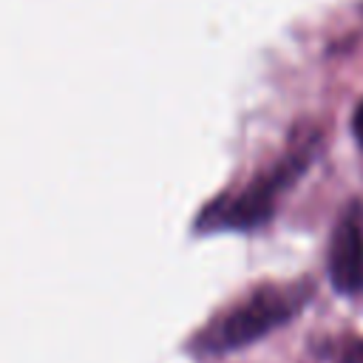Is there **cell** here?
<instances>
[{"label":"cell","instance_id":"cell-5","mask_svg":"<svg viewBox=\"0 0 363 363\" xmlns=\"http://www.w3.org/2000/svg\"><path fill=\"white\" fill-rule=\"evenodd\" d=\"M346 363H363V343H357V346L346 354Z\"/></svg>","mask_w":363,"mask_h":363},{"label":"cell","instance_id":"cell-2","mask_svg":"<svg viewBox=\"0 0 363 363\" xmlns=\"http://www.w3.org/2000/svg\"><path fill=\"white\" fill-rule=\"evenodd\" d=\"M298 295L295 289H278V286H264L250 295L247 303L233 309L210 335V346L224 352V349H238L247 346L258 337H264L269 329L286 323L298 312Z\"/></svg>","mask_w":363,"mask_h":363},{"label":"cell","instance_id":"cell-1","mask_svg":"<svg viewBox=\"0 0 363 363\" xmlns=\"http://www.w3.org/2000/svg\"><path fill=\"white\" fill-rule=\"evenodd\" d=\"M306 167V153H292L289 159H284L272 173H267L264 179H255L241 196L235 199H218L216 204H210L207 210H201L199 227L204 230H252L258 224H264L272 216V204L275 196Z\"/></svg>","mask_w":363,"mask_h":363},{"label":"cell","instance_id":"cell-4","mask_svg":"<svg viewBox=\"0 0 363 363\" xmlns=\"http://www.w3.org/2000/svg\"><path fill=\"white\" fill-rule=\"evenodd\" d=\"M352 130H354L357 145L363 147V99H360V105H357V111H354V116H352Z\"/></svg>","mask_w":363,"mask_h":363},{"label":"cell","instance_id":"cell-3","mask_svg":"<svg viewBox=\"0 0 363 363\" xmlns=\"http://www.w3.org/2000/svg\"><path fill=\"white\" fill-rule=\"evenodd\" d=\"M329 278L340 295L363 292V210L352 204L332 235L329 247Z\"/></svg>","mask_w":363,"mask_h":363}]
</instances>
